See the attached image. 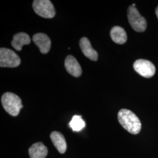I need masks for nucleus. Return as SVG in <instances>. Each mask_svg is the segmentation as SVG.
I'll list each match as a JSON object with an SVG mask.
<instances>
[{
  "label": "nucleus",
  "instance_id": "39448f33",
  "mask_svg": "<svg viewBox=\"0 0 158 158\" xmlns=\"http://www.w3.org/2000/svg\"><path fill=\"white\" fill-rule=\"evenodd\" d=\"M21 64V59L11 49H0L1 68H16Z\"/></svg>",
  "mask_w": 158,
  "mask_h": 158
},
{
  "label": "nucleus",
  "instance_id": "6e6552de",
  "mask_svg": "<svg viewBox=\"0 0 158 158\" xmlns=\"http://www.w3.org/2000/svg\"><path fill=\"white\" fill-rule=\"evenodd\" d=\"M64 66L69 73L75 77H79L82 74V69L74 57L69 55L64 60Z\"/></svg>",
  "mask_w": 158,
  "mask_h": 158
},
{
  "label": "nucleus",
  "instance_id": "20e7f679",
  "mask_svg": "<svg viewBox=\"0 0 158 158\" xmlns=\"http://www.w3.org/2000/svg\"><path fill=\"white\" fill-rule=\"evenodd\" d=\"M32 7L35 13L42 18H52L56 14L54 6L49 0H35Z\"/></svg>",
  "mask_w": 158,
  "mask_h": 158
},
{
  "label": "nucleus",
  "instance_id": "4468645a",
  "mask_svg": "<svg viewBox=\"0 0 158 158\" xmlns=\"http://www.w3.org/2000/svg\"><path fill=\"white\" fill-rule=\"evenodd\" d=\"M70 127L74 131H80L85 126V122L80 115H74L69 123Z\"/></svg>",
  "mask_w": 158,
  "mask_h": 158
},
{
  "label": "nucleus",
  "instance_id": "423d86ee",
  "mask_svg": "<svg viewBox=\"0 0 158 158\" xmlns=\"http://www.w3.org/2000/svg\"><path fill=\"white\" fill-rule=\"evenodd\" d=\"M133 67L138 73L145 78L152 77L156 72V69L152 63L145 59L136 60Z\"/></svg>",
  "mask_w": 158,
  "mask_h": 158
},
{
  "label": "nucleus",
  "instance_id": "9d476101",
  "mask_svg": "<svg viewBox=\"0 0 158 158\" xmlns=\"http://www.w3.org/2000/svg\"><path fill=\"white\" fill-rule=\"evenodd\" d=\"M50 137L57 150L60 153H65L67 149V143L62 134L57 131H53L51 133Z\"/></svg>",
  "mask_w": 158,
  "mask_h": 158
},
{
  "label": "nucleus",
  "instance_id": "ddd939ff",
  "mask_svg": "<svg viewBox=\"0 0 158 158\" xmlns=\"http://www.w3.org/2000/svg\"><path fill=\"white\" fill-rule=\"evenodd\" d=\"M110 36L113 41L119 45L124 44L127 40L126 32L122 27L119 26H115L111 29Z\"/></svg>",
  "mask_w": 158,
  "mask_h": 158
},
{
  "label": "nucleus",
  "instance_id": "f03ea898",
  "mask_svg": "<svg viewBox=\"0 0 158 158\" xmlns=\"http://www.w3.org/2000/svg\"><path fill=\"white\" fill-rule=\"evenodd\" d=\"M1 103L7 113L16 117L23 107L21 99L18 96L10 92L4 93L1 97Z\"/></svg>",
  "mask_w": 158,
  "mask_h": 158
},
{
  "label": "nucleus",
  "instance_id": "7ed1b4c3",
  "mask_svg": "<svg viewBox=\"0 0 158 158\" xmlns=\"http://www.w3.org/2000/svg\"><path fill=\"white\" fill-rule=\"evenodd\" d=\"M128 19L131 27L136 32H142L147 29L146 19L139 14L135 6H131L128 10Z\"/></svg>",
  "mask_w": 158,
  "mask_h": 158
},
{
  "label": "nucleus",
  "instance_id": "0eeeda50",
  "mask_svg": "<svg viewBox=\"0 0 158 158\" xmlns=\"http://www.w3.org/2000/svg\"><path fill=\"white\" fill-rule=\"evenodd\" d=\"M32 40L43 54L48 53L51 49V40L48 35L43 33L35 34Z\"/></svg>",
  "mask_w": 158,
  "mask_h": 158
},
{
  "label": "nucleus",
  "instance_id": "1a4fd4ad",
  "mask_svg": "<svg viewBox=\"0 0 158 158\" xmlns=\"http://www.w3.org/2000/svg\"><path fill=\"white\" fill-rule=\"evenodd\" d=\"M79 45L85 56L93 61H97L98 60V53L93 48L88 38L85 37L81 38L80 40Z\"/></svg>",
  "mask_w": 158,
  "mask_h": 158
},
{
  "label": "nucleus",
  "instance_id": "2eb2a0df",
  "mask_svg": "<svg viewBox=\"0 0 158 158\" xmlns=\"http://www.w3.org/2000/svg\"><path fill=\"white\" fill-rule=\"evenodd\" d=\"M155 12H156V16H157V17H158V6H157V8H156V11H155Z\"/></svg>",
  "mask_w": 158,
  "mask_h": 158
},
{
  "label": "nucleus",
  "instance_id": "f8f14e48",
  "mask_svg": "<svg viewBox=\"0 0 158 158\" xmlns=\"http://www.w3.org/2000/svg\"><path fill=\"white\" fill-rule=\"evenodd\" d=\"M31 43V38L28 35L24 32L15 34L12 40V46L18 51L22 50L23 46Z\"/></svg>",
  "mask_w": 158,
  "mask_h": 158
},
{
  "label": "nucleus",
  "instance_id": "9b49d317",
  "mask_svg": "<svg viewBox=\"0 0 158 158\" xmlns=\"http://www.w3.org/2000/svg\"><path fill=\"white\" fill-rule=\"evenodd\" d=\"M48 153V148L42 142L35 143L29 149L31 158H46Z\"/></svg>",
  "mask_w": 158,
  "mask_h": 158
},
{
  "label": "nucleus",
  "instance_id": "f257e3e1",
  "mask_svg": "<svg viewBox=\"0 0 158 158\" xmlns=\"http://www.w3.org/2000/svg\"><path fill=\"white\" fill-rule=\"evenodd\" d=\"M118 119L122 127L132 134H138L141 130V123L138 117L131 111L121 109L118 114Z\"/></svg>",
  "mask_w": 158,
  "mask_h": 158
}]
</instances>
